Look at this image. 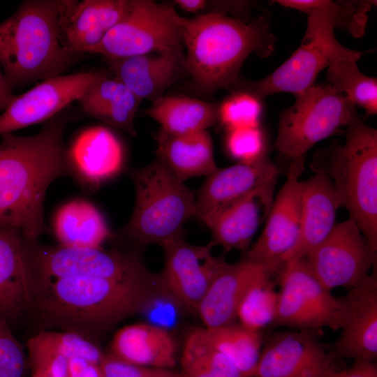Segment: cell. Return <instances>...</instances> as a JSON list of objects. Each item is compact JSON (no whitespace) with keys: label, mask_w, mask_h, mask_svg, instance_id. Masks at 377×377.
Here are the masks:
<instances>
[{"label":"cell","mask_w":377,"mask_h":377,"mask_svg":"<svg viewBox=\"0 0 377 377\" xmlns=\"http://www.w3.org/2000/svg\"><path fill=\"white\" fill-rule=\"evenodd\" d=\"M357 113L344 95L327 84L313 85L281 113L274 149L290 159L304 157L317 142L346 127Z\"/></svg>","instance_id":"obj_8"},{"label":"cell","mask_w":377,"mask_h":377,"mask_svg":"<svg viewBox=\"0 0 377 377\" xmlns=\"http://www.w3.org/2000/svg\"><path fill=\"white\" fill-rule=\"evenodd\" d=\"M334 27L325 17L307 15L305 34L291 56L265 77L246 81L239 77L228 89L245 91L260 99L286 92L295 97L315 85L318 74L332 63L342 59L357 61L364 52L341 45L334 35Z\"/></svg>","instance_id":"obj_7"},{"label":"cell","mask_w":377,"mask_h":377,"mask_svg":"<svg viewBox=\"0 0 377 377\" xmlns=\"http://www.w3.org/2000/svg\"><path fill=\"white\" fill-rule=\"evenodd\" d=\"M273 3L309 14H318L327 19L334 28L355 38L364 34L368 12L374 1L276 0Z\"/></svg>","instance_id":"obj_32"},{"label":"cell","mask_w":377,"mask_h":377,"mask_svg":"<svg viewBox=\"0 0 377 377\" xmlns=\"http://www.w3.org/2000/svg\"><path fill=\"white\" fill-rule=\"evenodd\" d=\"M279 170L268 156L253 163L218 168L195 196L197 216L207 226L221 212L265 188L275 186Z\"/></svg>","instance_id":"obj_17"},{"label":"cell","mask_w":377,"mask_h":377,"mask_svg":"<svg viewBox=\"0 0 377 377\" xmlns=\"http://www.w3.org/2000/svg\"><path fill=\"white\" fill-rule=\"evenodd\" d=\"M144 114L161 125V131L171 135L205 131L219 121L217 106L184 96H163Z\"/></svg>","instance_id":"obj_30"},{"label":"cell","mask_w":377,"mask_h":377,"mask_svg":"<svg viewBox=\"0 0 377 377\" xmlns=\"http://www.w3.org/2000/svg\"><path fill=\"white\" fill-rule=\"evenodd\" d=\"M28 368L31 377H68V360L27 341Z\"/></svg>","instance_id":"obj_40"},{"label":"cell","mask_w":377,"mask_h":377,"mask_svg":"<svg viewBox=\"0 0 377 377\" xmlns=\"http://www.w3.org/2000/svg\"><path fill=\"white\" fill-rule=\"evenodd\" d=\"M337 370L313 330L283 331L263 338L253 377H331Z\"/></svg>","instance_id":"obj_14"},{"label":"cell","mask_w":377,"mask_h":377,"mask_svg":"<svg viewBox=\"0 0 377 377\" xmlns=\"http://www.w3.org/2000/svg\"><path fill=\"white\" fill-rule=\"evenodd\" d=\"M175 3L182 10L195 13L205 9L207 6V1L205 0H176Z\"/></svg>","instance_id":"obj_45"},{"label":"cell","mask_w":377,"mask_h":377,"mask_svg":"<svg viewBox=\"0 0 377 377\" xmlns=\"http://www.w3.org/2000/svg\"><path fill=\"white\" fill-rule=\"evenodd\" d=\"M158 158L182 181L211 175L218 169L212 141L207 130L171 135L159 131L156 138Z\"/></svg>","instance_id":"obj_27"},{"label":"cell","mask_w":377,"mask_h":377,"mask_svg":"<svg viewBox=\"0 0 377 377\" xmlns=\"http://www.w3.org/2000/svg\"><path fill=\"white\" fill-rule=\"evenodd\" d=\"M77 102L86 115L136 135L134 119L141 101L116 77L106 73Z\"/></svg>","instance_id":"obj_28"},{"label":"cell","mask_w":377,"mask_h":377,"mask_svg":"<svg viewBox=\"0 0 377 377\" xmlns=\"http://www.w3.org/2000/svg\"><path fill=\"white\" fill-rule=\"evenodd\" d=\"M339 208L331 179L322 168L316 166L311 177L301 181L299 236L284 263L291 259L305 258L325 239L337 224Z\"/></svg>","instance_id":"obj_23"},{"label":"cell","mask_w":377,"mask_h":377,"mask_svg":"<svg viewBox=\"0 0 377 377\" xmlns=\"http://www.w3.org/2000/svg\"><path fill=\"white\" fill-rule=\"evenodd\" d=\"M232 92L218 107L219 121L227 130L259 126L263 111V99L245 91Z\"/></svg>","instance_id":"obj_37"},{"label":"cell","mask_w":377,"mask_h":377,"mask_svg":"<svg viewBox=\"0 0 377 377\" xmlns=\"http://www.w3.org/2000/svg\"><path fill=\"white\" fill-rule=\"evenodd\" d=\"M341 332L330 351L333 359L374 362L377 358V275L375 269L341 297Z\"/></svg>","instance_id":"obj_18"},{"label":"cell","mask_w":377,"mask_h":377,"mask_svg":"<svg viewBox=\"0 0 377 377\" xmlns=\"http://www.w3.org/2000/svg\"><path fill=\"white\" fill-rule=\"evenodd\" d=\"M274 190L271 186L258 191L218 214L208 226L212 236L210 242L221 246L226 253L246 250L261 221L268 215Z\"/></svg>","instance_id":"obj_26"},{"label":"cell","mask_w":377,"mask_h":377,"mask_svg":"<svg viewBox=\"0 0 377 377\" xmlns=\"http://www.w3.org/2000/svg\"><path fill=\"white\" fill-rule=\"evenodd\" d=\"M68 377H103L100 364L80 357L68 360Z\"/></svg>","instance_id":"obj_42"},{"label":"cell","mask_w":377,"mask_h":377,"mask_svg":"<svg viewBox=\"0 0 377 377\" xmlns=\"http://www.w3.org/2000/svg\"><path fill=\"white\" fill-rule=\"evenodd\" d=\"M264 269L245 258L225 262L201 300L196 312L205 327H219L235 322L238 304L256 275Z\"/></svg>","instance_id":"obj_24"},{"label":"cell","mask_w":377,"mask_h":377,"mask_svg":"<svg viewBox=\"0 0 377 377\" xmlns=\"http://www.w3.org/2000/svg\"><path fill=\"white\" fill-rule=\"evenodd\" d=\"M163 290L160 275L153 273L126 280L84 276L38 280L27 311L40 330L72 332L96 343L98 336L146 309Z\"/></svg>","instance_id":"obj_1"},{"label":"cell","mask_w":377,"mask_h":377,"mask_svg":"<svg viewBox=\"0 0 377 377\" xmlns=\"http://www.w3.org/2000/svg\"><path fill=\"white\" fill-rule=\"evenodd\" d=\"M18 230L0 226V313L8 321L27 311L36 276L30 256L31 242Z\"/></svg>","instance_id":"obj_22"},{"label":"cell","mask_w":377,"mask_h":377,"mask_svg":"<svg viewBox=\"0 0 377 377\" xmlns=\"http://www.w3.org/2000/svg\"><path fill=\"white\" fill-rule=\"evenodd\" d=\"M318 156L331 179L339 207L345 208L371 249L377 251V131L357 113L346 126L343 144Z\"/></svg>","instance_id":"obj_5"},{"label":"cell","mask_w":377,"mask_h":377,"mask_svg":"<svg viewBox=\"0 0 377 377\" xmlns=\"http://www.w3.org/2000/svg\"><path fill=\"white\" fill-rule=\"evenodd\" d=\"M112 355L129 363L173 369L177 345L165 327L139 322L125 325L114 334L110 346Z\"/></svg>","instance_id":"obj_25"},{"label":"cell","mask_w":377,"mask_h":377,"mask_svg":"<svg viewBox=\"0 0 377 377\" xmlns=\"http://www.w3.org/2000/svg\"><path fill=\"white\" fill-rule=\"evenodd\" d=\"M214 246L212 242L192 245L182 237L161 246L164 266L160 276L163 287L177 302L194 312L226 262L223 257L212 253Z\"/></svg>","instance_id":"obj_16"},{"label":"cell","mask_w":377,"mask_h":377,"mask_svg":"<svg viewBox=\"0 0 377 377\" xmlns=\"http://www.w3.org/2000/svg\"><path fill=\"white\" fill-rule=\"evenodd\" d=\"M331 377H377V366L374 362L357 360L346 369L337 370Z\"/></svg>","instance_id":"obj_43"},{"label":"cell","mask_w":377,"mask_h":377,"mask_svg":"<svg viewBox=\"0 0 377 377\" xmlns=\"http://www.w3.org/2000/svg\"><path fill=\"white\" fill-rule=\"evenodd\" d=\"M129 0L61 1L59 38L68 51L91 52L121 19Z\"/></svg>","instance_id":"obj_20"},{"label":"cell","mask_w":377,"mask_h":377,"mask_svg":"<svg viewBox=\"0 0 377 377\" xmlns=\"http://www.w3.org/2000/svg\"><path fill=\"white\" fill-rule=\"evenodd\" d=\"M13 87L0 71V111L5 110L6 108L15 98V95L13 94Z\"/></svg>","instance_id":"obj_44"},{"label":"cell","mask_w":377,"mask_h":377,"mask_svg":"<svg viewBox=\"0 0 377 377\" xmlns=\"http://www.w3.org/2000/svg\"><path fill=\"white\" fill-rule=\"evenodd\" d=\"M226 148L232 158L242 163H256L267 156L265 137L260 126L228 130Z\"/></svg>","instance_id":"obj_38"},{"label":"cell","mask_w":377,"mask_h":377,"mask_svg":"<svg viewBox=\"0 0 377 377\" xmlns=\"http://www.w3.org/2000/svg\"><path fill=\"white\" fill-rule=\"evenodd\" d=\"M276 282L263 269L249 284L236 311V319L244 327L261 332L274 321L279 293Z\"/></svg>","instance_id":"obj_34"},{"label":"cell","mask_w":377,"mask_h":377,"mask_svg":"<svg viewBox=\"0 0 377 377\" xmlns=\"http://www.w3.org/2000/svg\"><path fill=\"white\" fill-rule=\"evenodd\" d=\"M68 121L60 112L33 136L13 133L0 142V226L37 239L45 229L43 202L47 188L68 172L63 135Z\"/></svg>","instance_id":"obj_2"},{"label":"cell","mask_w":377,"mask_h":377,"mask_svg":"<svg viewBox=\"0 0 377 377\" xmlns=\"http://www.w3.org/2000/svg\"><path fill=\"white\" fill-rule=\"evenodd\" d=\"M28 341L67 360L80 357L100 364L105 355L96 343L72 332L40 330Z\"/></svg>","instance_id":"obj_36"},{"label":"cell","mask_w":377,"mask_h":377,"mask_svg":"<svg viewBox=\"0 0 377 377\" xmlns=\"http://www.w3.org/2000/svg\"><path fill=\"white\" fill-rule=\"evenodd\" d=\"M59 244L69 247H102L112 233L101 212L90 202L74 199L61 205L53 219Z\"/></svg>","instance_id":"obj_29"},{"label":"cell","mask_w":377,"mask_h":377,"mask_svg":"<svg viewBox=\"0 0 377 377\" xmlns=\"http://www.w3.org/2000/svg\"><path fill=\"white\" fill-rule=\"evenodd\" d=\"M182 32L190 76L205 94L228 88L251 53L267 57L276 43L265 15L247 22L211 12L184 17Z\"/></svg>","instance_id":"obj_3"},{"label":"cell","mask_w":377,"mask_h":377,"mask_svg":"<svg viewBox=\"0 0 377 377\" xmlns=\"http://www.w3.org/2000/svg\"><path fill=\"white\" fill-rule=\"evenodd\" d=\"M326 84L363 108L367 114H376L377 80L363 74L356 61L342 59L332 63L327 68Z\"/></svg>","instance_id":"obj_35"},{"label":"cell","mask_w":377,"mask_h":377,"mask_svg":"<svg viewBox=\"0 0 377 377\" xmlns=\"http://www.w3.org/2000/svg\"><path fill=\"white\" fill-rule=\"evenodd\" d=\"M185 377H243L236 367L206 339L202 328L186 336L181 355Z\"/></svg>","instance_id":"obj_33"},{"label":"cell","mask_w":377,"mask_h":377,"mask_svg":"<svg viewBox=\"0 0 377 377\" xmlns=\"http://www.w3.org/2000/svg\"><path fill=\"white\" fill-rule=\"evenodd\" d=\"M61 1H24L0 23V64L13 87L61 75L79 54L59 38Z\"/></svg>","instance_id":"obj_4"},{"label":"cell","mask_w":377,"mask_h":377,"mask_svg":"<svg viewBox=\"0 0 377 377\" xmlns=\"http://www.w3.org/2000/svg\"><path fill=\"white\" fill-rule=\"evenodd\" d=\"M105 71L59 75L43 80L16 96L0 115V135L48 121L67 105L78 101Z\"/></svg>","instance_id":"obj_15"},{"label":"cell","mask_w":377,"mask_h":377,"mask_svg":"<svg viewBox=\"0 0 377 377\" xmlns=\"http://www.w3.org/2000/svg\"><path fill=\"white\" fill-rule=\"evenodd\" d=\"M305 258L314 276L330 291L354 287L376 265V252L349 219L337 223Z\"/></svg>","instance_id":"obj_12"},{"label":"cell","mask_w":377,"mask_h":377,"mask_svg":"<svg viewBox=\"0 0 377 377\" xmlns=\"http://www.w3.org/2000/svg\"><path fill=\"white\" fill-rule=\"evenodd\" d=\"M109 61L114 77L141 101L151 103L163 97L172 84L190 76L184 45Z\"/></svg>","instance_id":"obj_19"},{"label":"cell","mask_w":377,"mask_h":377,"mask_svg":"<svg viewBox=\"0 0 377 377\" xmlns=\"http://www.w3.org/2000/svg\"><path fill=\"white\" fill-rule=\"evenodd\" d=\"M202 330L209 343L226 356L243 377H253L263 343L261 332L235 323Z\"/></svg>","instance_id":"obj_31"},{"label":"cell","mask_w":377,"mask_h":377,"mask_svg":"<svg viewBox=\"0 0 377 377\" xmlns=\"http://www.w3.org/2000/svg\"><path fill=\"white\" fill-rule=\"evenodd\" d=\"M30 256L36 281L74 276L126 280L151 274L135 253L103 247L47 246L36 239Z\"/></svg>","instance_id":"obj_11"},{"label":"cell","mask_w":377,"mask_h":377,"mask_svg":"<svg viewBox=\"0 0 377 377\" xmlns=\"http://www.w3.org/2000/svg\"><path fill=\"white\" fill-rule=\"evenodd\" d=\"M276 274L280 290L271 327L341 329L344 316L342 299L334 297L320 283L305 258L286 261Z\"/></svg>","instance_id":"obj_10"},{"label":"cell","mask_w":377,"mask_h":377,"mask_svg":"<svg viewBox=\"0 0 377 377\" xmlns=\"http://www.w3.org/2000/svg\"><path fill=\"white\" fill-rule=\"evenodd\" d=\"M68 170L84 186L96 188L117 176L124 165L125 154L117 136L103 126L89 127L66 150Z\"/></svg>","instance_id":"obj_21"},{"label":"cell","mask_w":377,"mask_h":377,"mask_svg":"<svg viewBox=\"0 0 377 377\" xmlns=\"http://www.w3.org/2000/svg\"><path fill=\"white\" fill-rule=\"evenodd\" d=\"M27 355L0 313V377H26Z\"/></svg>","instance_id":"obj_39"},{"label":"cell","mask_w":377,"mask_h":377,"mask_svg":"<svg viewBox=\"0 0 377 377\" xmlns=\"http://www.w3.org/2000/svg\"><path fill=\"white\" fill-rule=\"evenodd\" d=\"M103 377H185L173 369H160L127 362L105 353L100 363Z\"/></svg>","instance_id":"obj_41"},{"label":"cell","mask_w":377,"mask_h":377,"mask_svg":"<svg viewBox=\"0 0 377 377\" xmlns=\"http://www.w3.org/2000/svg\"><path fill=\"white\" fill-rule=\"evenodd\" d=\"M183 18L170 4L129 0L121 19L91 53L100 54L110 61L184 45Z\"/></svg>","instance_id":"obj_9"},{"label":"cell","mask_w":377,"mask_h":377,"mask_svg":"<svg viewBox=\"0 0 377 377\" xmlns=\"http://www.w3.org/2000/svg\"><path fill=\"white\" fill-rule=\"evenodd\" d=\"M130 177L135 202L124 234L141 247L182 238L184 223L197 216L193 191L157 158Z\"/></svg>","instance_id":"obj_6"},{"label":"cell","mask_w":377,"mask_h":377,"mask_svg":"<svg viewBox=\"0 0 377 377\" xmlns=\"http://www.w3.org/2000/svg\"><path fill=\"white\" fill-rule=\"evenodd\" d=\"M291 160L286 179L273 200L263 230L244 258L262 266L271 276L283 266L300 232V177L304 170V157Z\"/></svg>","instance_id":"obj_13"}]
</instances>
